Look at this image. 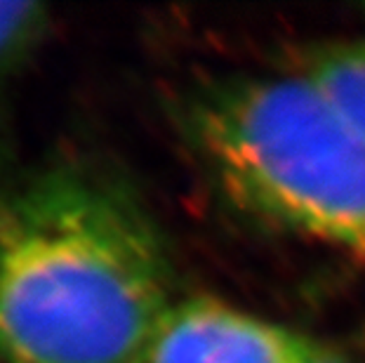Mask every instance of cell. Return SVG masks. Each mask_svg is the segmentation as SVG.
Segmentation results:
<instances>
[{"instance_id": "5b68a950", "label": "cell", "mask_w": 365, "mask_h": 363, "mask_svg": "<svg viewBox=\"0 0 365 363\" xmlns=\"http://www.w3.org/2000/svg\"><path fill=\"white\" fill-rule=\"evenodd\" d=\"M48 26L45 5L0 3V81L38 48Z\"/></svg>"}, {"instance_id": "8992f818", "label": "cell", "mask_w": 365, "mask_h": 363, "mask_svg": "<svg viewBox=\"0 0 365 363\" xmlns=\"http://www.w3.org/2000/svg\"><path fill=\"white\" fill-rule=\"evenodd\" d=\"M297 363H351V361H349L341 352H337L335 347L321 342V339L299 335Z\"/></svg>"}, {"instance_id": "7a4b0ae2", "label": "cell", "mask_w": 365, "mask_h": 363, "mask_svg": "<svg viewBox=\"0 0 365 363\" xmlns=\"http://www.w3.org/2000/svg\"><path fill=\"white\" fill-rule=\"evenodd\" d=\"M200 163L245 213L365 260V137L304 76H231L184 97Z\"/></svg>"}, {"instance_id": "277c9868", "label": "cell", "mask_w": 365, "mask_h": 363, "mask_svg": "<svg viewBox=\"0 0 365 363\" xmlns=\"http://www.w3.org/2000/svg\"><path fill=\"white\" fill-rule=\"evenodd\" d=\"M304 78L365 137V43H332L304 57Z\"/></svg>"}, {"instance_id": "6da1fadb", "label": "cell", "mask_w": 365, "mask_h": 363, "mask_svg": "<svg viewBox=\"0 0 365 363\" xmlns=\"http://www.w3.org/2000/svg\"><path fill=\"white\" fill-rule=\"evenodd\" d=\"M173 307L165 245L123 182L57 160L0 184V363H149Z\"/></svg>"}, {"instance_id": "3957f363", "label": "cell", "mask_w": 365, "mask_h": 363, "mask_svg": "<svg viewBox=\"0 0 365 363\" xmlns=\"http://www.w3.org/2000/svg\"><path fill=\"white\" fill-rule=\"evenodd\" d=\"M299 333L210 297L170 309L149 363H297Z\"/></svg>"}]
</instances>
